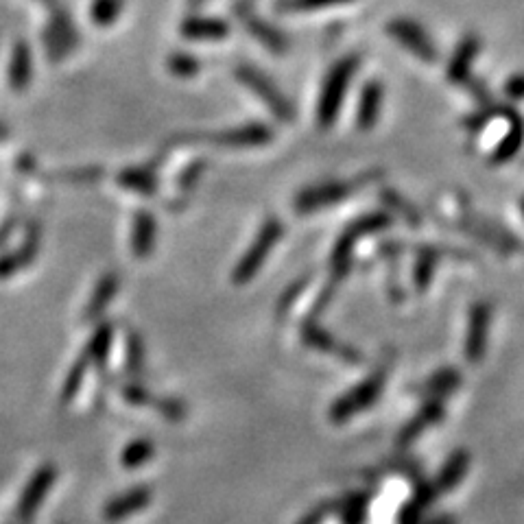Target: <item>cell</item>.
<instances>
[{
    "instance_id": "6da1fadb",
    "label": "cell",
    "mask_w": 524,
    "mask_h": 524,
    "mask_svg": "<svg viewBox=\"0 0 524 524\" xmlns=\"http://www.w3.org/2000/svg\"><path fill=\"white\" fill-rule=\"evenodd\" d=\"M359 64H361L359 57L348 55L339 59V62L328 70L317 101V123L321 129H330L337 123L345 94H348V88L356 75V70H359Z\"/></svg>"
},
{
    "instance_id": "7a4b0ae2",
    "label": "cell",
    "mask_w": 524,
    "mask_h": 524,
    "mask_svg": "<svg viewBox=\"0 0 524 524\" xmlns=\"http://www.w3.org/2000/svg\"><path fill=\"white\" fill-rule=\"evenodd\" d=\"M391 223L393 219L389 212H369L343 230L335 249H332V278H335V282H341V278L348 276L356 243L365 236H372L391 228Z\"/></svg>"
},
{
    "instance_id": "3957f363",
    "label": "cell",
    "mask_w": 524,
    "mask_h": 524,
    "mask_svg": "<svg viewBox=\"0 0 524 524\" xmlns=\"http://www.w3.org/2000/svg\"><path fill=\"white\" fill-rule=\"evenodd\" d=\"M282 236H284V223L280 219L269 217L265 223H262L258 234L254 236L252 245H249L247 252L236 262V267L232 271L234 284L243 287V284L252 282L256 273L265 267V262L271 256L273 247L278 245Z\"/></svg>"
},
{
    "instance_id": "277c9868",
    "label": "cell",
    "mask_w": 524,
    "mask_h": 524,
    "mask_svg": "<svg viewBox=\"0 0 524 524\" xmlns=\"http://www.w3.org/2000/svg\"><path fill=\"white\" fill-rule=\"evenodd\" d=\"M387 376H389V363H383V365H378L374 374H369L354 389H350L348 393H343V396L335 404H332L330 422L343 424V422H348L350 418H354L356 413H361V411L372 407V404L380 398V393L385 391Z\"/></svg>"
},
{
    "instance_id": "5b68a950",
    "label": "cell",
    "mask_w": 524,
    "mask_h": 524,
    "mask_svg": "<svg viewBox=\"0 0 524 524\" xmlns=\"http://www.w3.org/2000/svg\"><path fill=\"white\" fill-rule=\"evenodd\" d=\"M234 75H236L238 81L243 83L245 88L252 90L256 97L269 107V112L273 116H278L280 121H284V123L293 121V118H295V107H293L291 99L278 88V83L273 81L269 75H265V73H262V70H258L252 64L236 66Z\"/></svg>"
},
{
    "instance_id": "8992f818",
    "label": "cell",
    "mask_w": 524,
    "mask_h": 524,
    "mask_svg": "<svg viewBox=\"0 0 524 524\" xmlns=\"http://www.w3.org/2000/svg\"><path fill=\"white\" fill-rule=\"evenodd\" d=\"M387 33L391 40H396L400 46H404L411 55L426 64H433L439 59V49L431 40V35L426 33L424 27L409 18H393L387 25Z\"/></svg>"
},
{
    "instance_id": "52a82bcc",
    "label": "cell",
    "mask_w": 524,
    "mask_h": 524,
    "mask_svg": "<svg viewBox=\"0 0 524 524\" xmlns=\"http://www.w3.org/2000/svg\"><path fill=\"white\" fill-rule=\"evenodd\" d=\"M356 184L352 182H345V180H326V182H319L304 188L300 195L295 197L293 206L295 212L300 214H313L324 210L328 206H335L339 201L348 199L354 193Z\"/></svg>"
},
{
    "instance_id": "ba28073f",
    "label": "cell",
    "mask_w": 524,
    "mask_h": 524,
    "mask_svg": "<svg viewBox=\"0 0 524 524\" xmlns=\"http://www.w3.org/2000/svg\"><path fill=\"white\" fill-rule=\"evenodd\" d=\"M42 247V225L40 221H31L22 236V243L16 249L0 254V280H9L18 273L31 267Z\"/></svg>"
},
{
    "instance_id": "9c48e42d",
    "label": "cell",
    "mask_w": 524,
    "mask_h": 524,
    "mask_svg": "<svg viewBox=\"0 0 524 524\" xmlns=\"http://www.w3.org/2000/svg\"><path fill=\"white\" fill-rule=\"evenodd\" d=\"M42 42L46 57H49L51 62H62V59L73 53L79 44V31L73 18L64 14V11H55L49 25L44 29Z\"/></svg>"
},
{
    "instance_id": "30bf717a",
    "label": "cell",
    "mask_w": 524,
    "mask_h": 524,
    "mask_svg": "<svg viewBox=\"0 0 524 524\" xmlns=\"http://www.w3.org/2000/svg\"><path fill=\"white\" fill-rule=\"evenodd\" d=\"M55 479H57L55 466H42L38 472L33 474V479L25 487V492H22V498H20L18 509H16V516H18L20 524H29L33 520V516L38 514V509L44 503V498L49 496L51 487L55 485Z\"/></svg>"
},
{
    "instance_id": "8fae6325",
    "label": "cell",
    "mask_w": 524,
    "mask_h": 524,
    "mask_svg": "<svg viewBox=\"0 0 524 524\" xmlns=\"http://www.w3.org/2000/svg\"><path fill=\"white\" fill-rule=\"evenodd\" d=\"M238 18H241L243 25L247 27V31L254 35V38L265 46V49H269L273 55H284L289 51V38L287 33H282L280 29H276L271 25V22H267L265 18H260L256 11L249 7V5H241L236 9Z\"/></svg>"
},
{
    "instance_id": "7c38bea8",
    "label": "cell",
    "mask_w": 524,
    "mask_h": 524,
    "mask_svg": "<svg viewBox=\"0 0 524 524\" xmlns=\"http://www.w3.org/2000/svg\"><path fill=\"white\" fill-rule=\"evenodd\" d=\"M271 140H273V129L269 125H262V123L238 125V127L221 131V134L208 136V142H212V145L230 147V149L262 147V145H269Z\"/></svg>"
},
{
    "instance_id": "4fadbf2b",
    "label": "cell",
    "mask_w": 524,
    "mask_h": 524,
    "mask_svg": "<svg viewBox=\"0 0 524 524\" xmlns=\"http://www.w3.org/2000/svg\"><path fill=\"white\" fill-rule=\"evenodd\" d=\"M302 341L308 345V348H315L324 354L337 356V359L345 363H359L361 361V352L352 348V345H345L337 337H332L326 328H321L317 321H308L302 328Z\"/></svg>"
},
{
    "instance_id": "5bb4252c",
    "label": "cell",
    "mask_w": 524,
    "mask_h": 524,
    "mask_svg": "<svg viewBox=\"0 0 524 524\" xmlns=\"http://www.w3.org/2000/svg\"><path fill=\"white\" fill-rule=\"evenodd\" d=\"M492 324V306L487 302H476L470 308L468 335H466V359L476 363L483 359L487 348V332Z\"/></svg>"
},
{
    "instance_id": "9a60e30c",
    "label": "cell",
    "mask_w": 524,
    "mask_h": 524,
    "mask_svg": "<svg viewBox=\"0 0 524 524\" xmlns=\"http://www.w3.org/2000/svg\"><path fill=\"white\" fill-rule=\"evenodd\" d=\"M7 81L11 92H27L33 81V53L25 40H18L11 46V57L7 66Z\"/></svg>"
},
{
    "instance_id": "2e32d148",
    "label": "cell",
    "mask_w": 524,
    "mask_h": 524,
    "mask_svg": "<svg viewBox=\"0 0 524 524\" xmlns=\"http://www.w3.org/2000/svg\"><path fill=\"white\" fill-rule=\"evenodd\" d=\"M481 53V38L476 33H468L466 38L459 42V46L452 53L446 77L452 83H466L470 79L472 64L476 62V57Z\"/></svg>"
},
{
    "instance_id": "e0dca14e",
    "label": "cell",
    "mask_w": 524,
    "mask_h": 524,
    "mask_svg": "<svg viewBox=\"0 0 524 524\" xmlns=\"http://www.w3.org/2000/svg\"><path fill=\"white\" fill-rule=\"evenodd\" d=\"M383 99H385L383 83L376 79L367 81L361 90L359 105H356V127L361 131H369L376 127L380 112H383Z\"/></svg>"
},
{
    "instance_id": "ac0fdd59",
    "label": "cell",
    "mask_w": 524,
    "mask_h": 524,
    "mask_svg": "<svg viewBox=\"0 0 524 524\" xmlns=\"http://www.w3.org/2000/svg\"><path fill=\"white\" fill-rule=\"evenodd\" d=\"M182 35L193 42H223L230 38V25L221 18L208 16H188L182 27Z\"/></svg>"
},
{
    "instance_id": "d6986e66",
    "label": "cell",
    "mask_w": 524,
    "mask_h": 524,
    "mask_svg": "<svg viewBox=\"0 0 524 524\" xmlns=\"http://www.w3.org/2000/svg\"><path fill=\"white\" fill-rule=\"evenodd\" d=\"M151 490L147 485H140V487H134V490L127 492V494H121L116 496L114 500H110V503L105 505V511H103V518L107 522H118V520H125L129 516L138 514V511L145 509L149 503H151Z\"/></svg>"
},
{
    "instance_id": "ffe728a7",
    "label": "cell",
    "mask_w": 524,
    "mask_h": 524,
    "mask_svg": "<svg viewBox=\"0 0 524 524\" xmlns=\"http://www.w3.org/2000/svg\"><path fill=\"white\" fill-rule=\"evenodd\" d=\"M442 418H444V402L439 398H431L418 413L413 415L409 424L402 428L400 435H398V444L400 446H411L415 439H418L426 431V428L435 426Z\"/></svg>"
},
{
    "instance_id": "44dd1931",
    "label": "cell",
    "mask_w": 524,
    "mask_h": 524,
    "mask_svg": "<svg viewBox=\"0 0 524 524\" xmlns=\"http://www.w3.org/2000/svg\"><path fill=\"white\" fill-rule=\"evenodd\" d=\"M158 238V221L149 210L136 212L134 223H131V252L136 258L151 256Z\"/></svg>"
},
{
    "instance_id": "7402d4cb",
    "label": "cell",
    "mask_w": 524,
    "mask_h": 524,
    "mask_svg": "<svg viewBox=\"0 0 524 524\" xmlns=\"http://www.w3.org/2000/svg\"><path fill=\"white\" fill-rule=\"evenodd\" d=\"M118 293V276L116 273H103V276L99 278L97 287H94L90 300L86 304V311H83V319L86 321H92L101 317L107 308H110V304L114 302V297Z\"/></svg>"
},
{
    "instance_id": "603a6c76",
    "label": "cell",
    "mask_w": 524,
    "mask_h": 524,
    "mask_svg": "<svg viewBox=\"0 0 524 524\" xmlns=\"http://www.w3.org/2000/svg\"><path fill=\"white\" fill-rule=\"evenodd\" d=\"M118 184L131 190V193L145 195V197L156 193L160 186L156 171L149 169V166H131V169L121 171L118 173Z\"/></svg>"
},
{
    "instance_id": "cb8c5ba5",
    "label": "cell",
    "mask_w": 524,
    "mask_h": 524,
    "mask_svg": "<svg viewBox=\"0 0 524 524\" xmlns=\"http://www.w3.org/2000/svg\"><path fill=\"white\" fill-rule=\"evenodd\" d=\"M468 463H470V459H468L466 452H457V455H452V457L446 461L444 470L439 472L437 479L431 483V487H433V492H435L437 498L442 496V494H446V492H450L452 487H455V485L463 479V476H466Z\"/></svg>"
},
{
    "instance_id": "d4e9b609",
    "label": "cell",
    "mask_w": 524,
    "mask_h": 524,
    "mask_svg": "<svg viewBox=\"0 0 524 524\" xmlns=\"http://www.w3.org/2000/svg\"><path fill=\"white\" fill-rule=\"evenodd\" d=\"M112 341H114V328L112 324H101L97 332L90 337L86 350H83V356L90 363V367H101L105 365L107 356H110L112 350Z\"/></svg>"
},
{
    "instance_id": "484cf974",
    "label": "cell",
    "mask_w": 524,
    "mask_h": 524,
    "mask_svg": "<svg viewBox=\"0 0 524 524\" xmlns=\"http://www.w3.org/2000/svg\"><path fill=\"white\" fill-rule=\"evenodd\" d=\"M522 142H524V123H522V118L514 112V116H511V129L507 131V136L503 138V142H500V145L496 147L492 162L494 164L509 162L520 151Z\"/></svg>"
},
{
    "instance_id": "4316f807",
    "label": "cell",
    "mask_w": 524,
    "mask_h": 524,
    "mask_svg": "<svg viewBox=\"0 0 524 524\" xmlns=\"http://www.w3.org/2000/svg\"><path fill=\"white\" fill-rule=\"evenodd\" d=\"M435 492H433V487L431 483L428 485H422L418 492H415V496L409 500L407 507L402 509V514H400V524H422V516H424V511L431 507V503L435 500Z\"/></svg>"
},
{
    "instance_id": "83f0119b",
    "label": "cell",
    "mask_w": 524,
    "mask_h": 524,
    "mask_svg": "<svg viewBox=\"0 0 524 524\" xmlns=\"http://www.w3.org/2000/svg\"><path fill=\"white\" fill-rule=\"evenodd\" d=\"M459 383H461V376H459L457 369H442V372H437L435 376L426 380L422 393L428 400H431V398L442 400L444 396H448V393L455 391L459 387Z\"/></svg>"
},
{
    "instance_id": "f1b7e54d",
    "label": "cell",
    "mask_w": 524,
    "mask_h": 524,
    "mask_svg": "<svg viewBox=\"0 0 524 524\" xmlns=\"http://www.w3.org/2000/svg\"><path fill=\"white\" fill-rule=\"evenodd\" d=\"M125 11V0H92L90 18L97 27H112Z\"/></svg>"
},
{
    "instance_id": "f546056e",
    "label": "cell",
    "mask_w": 524,
    "mask_h": 524,
    "mask_svg": "<svg viewBox=\"0 0 524 524\" xmlns=\"http://www.w3.org/2000/svg\"><path fill=\"white\" fill-rule=\"evenodd\" d=\"M437 260H439V254L431 247H424L418 254V262H415V267H413V282L420 291H424L428 284H431Z\"/></svg>"
},
{
    "instance_id": "4dcf8cb0",
    "label": "cell",
    "mask_w": 524,
    "mask_h": 524,
    "mask_svg": "<svg viewBox=\"0 0 524 524\" xmlns=\"http://www.w3.org/2000/svg\"><path fill=\"white\" fill-rule=\"evenodd\" d=\"M153 452H156V448H153V444L149 442V439H138V442L129 444L125 448L123 457H121V463L127 470H136V468L145 466L147 461L153 459Z\"/></svg>"
},
{
    "instance_id": "1f68e13d",
    "label": "cell",
    "mask_w": 524,
    "mask_h": 524,
    "mask_svg": "<svg viewBox=\"0 0 524 524\" xmlns=\"http://www.w3.org/2000/svg\"><path fill=\"white\" fill-rule=\"evenodd\" d=\"M103 177L99 166H79V169H66L51 173V180L64 182V184H94Z\"/></svg>"
},
{
    "instance_id": "d6a6232c",
    "label": "cell",
    "mask_w": 524,
    "mask_h": 524,
    "mask_svg": "<svg viewBox=\"0 0 524 524\" xmlns=\"http://www.w3.org/2000/svg\"><path fill=\"white\" fill-rule=\"evenodd\" d=\"M166 68H169V73L175 77L190 79V77L199 75L201 62L197 57L188 55V53H173L169 59H166Z\"/></svg>"
},
{
    "instance_id": "836d02e7",
    "label": "cell",
    "mask_w": 524,
    "mask_h": 524,
    "mask_svg": "<svg viewBox=\"0 0 524 524\" xmlns=\"http://www.w3.org/2000/svg\"><path fill=\"white\" fill-rule=\"evenodd\" d=\"M367 505H369L367 494H352L341 507L343 522L345 524H363L367 518Z\"/></svg>"
},
{
    "instance_id": "e575fe53",
    "label": "cell",
    "mask_w": 524,
    "mask_h": 524,
    "mask_svg": "<svg viewBox=\"0 0 524 524\" xmlns=\"http://www.w3.org/2000/svg\"><path fill=\"white\" fill-rule=\"evenodd\" d=\"M348 3H354V0H280L278 9L280 11H315V9L348 5Z\"/></svg>"
},
{
    "instance_id": "d590c367",
    "label": "cell",
    "mask_w": 524,
    "mask_h": 524,
    "mask_svg": "<svg viewBox=\"0 0 524 524\" xmlns=\"http://www.w3.org/2000/svg\"><path fill=\"white\" fill-rule=\"evenodd\" d=\"M127 369L131 374H140L145 367V345L138 335H129L127 339Z\"/></svg>"
},
{
    "instance_id": "8d00e7d4",
    "label": "cell",
    "mask_w": 524,
    "mask_h": 524,
    "mask_svg": "<svg viewBox=\"0 0 524 524\" xmlns=\"http://www.w3.org/2000/svg\"><path fill=\"white\" fill-rule=\"evenodd\" d=\"M383 199L387 201V204H389L391 208H398V212H400L402 217L407 219L411 225H418V223L422 221L420 212L415 210L413 206H409L407 201H404V199H400L396 193H393V190H383Z\"/></svg>"
},
{
    "instance_id": "74e56055",
    "label": "cell",
    "mask_w": 524,
    "mask_h": 524,
    "mask_svg": "<svg viewBox=\"0 0 524 524\" xmlns=\"http://www.w3.org/2000/svg\"><path fill=\"white\" fill-rule=\"evenodd\" d=\"M505 94L511 101L524 99V75H514L505 81Z\"/></svg>"
},
{
    "instance_id": "f35d334b",
    "label": "cell",
    "mask_w": 524,
    "mask_h": 524,
    "mask_svg": "<svg viewBox=\"0 0 524 524\" xmlns=\"http://www.w3.org/2000/svg\"><path fill=\"white\" fill-rule=\"evenodd\" d=\"M306 278H302L300 282H295L293 284V287H291V291L287 293V295H284L282 297V300H280V304H278V313H284V311H287V308L293 304V300H295V295H300L302 291H304V287H306Z\"/></svg>"
},
{
    "instance_id": "ab89813d",
    "label": "cell",
    "mask_w": 524,
    "mask_h": 524,
    "mask_svg": "<svg viewBox=\"0 0 524 524\" xmlns=\"http://www.w3.org/2000/svg\"><path fill=\"white\" fill-rule=\"evenodd\" d=\"M204 169H206L204 162H197V164L190 166V169L184 173V177L180 180V186H182V188H193L195 182L199 180V175L204 173Z\"/></svg>"
},
{
    "instance_id": "60d3db41",
    "label": "cell",
    "mask_w": 524,
    "mask_h": 524,
    "mask_svg": "<svg viewBox=\"0 0 524 524\" xmlns=\"http://www.w3.org/2000/svg\"><path fill=\"white\" fill-rule=\"evenodd\" d=\"M16 225H18L16 219H7L5 223H0V247H3L9 241L11 234H14Z\"/></svg>"
},
{
    "instance_id": "b9f144b4",
    "label": "cell",
    "mask_w": 524,
    "mask_h": 524,
    "mask_svg": "<svg viewBox=\"0 0 524 524\" xmlns=\"http://www.w3.org/2000/svg\"><path fill=\"white\" fill-rule=\"evenodd\" d=\"M426 524H457L455 520H452V518H435V520H431V522H426Z\"/></svg>"
},
{
    "instance_id": "7bdbcfd3",
    "label": "cell",
    "mask_w": 524,
    "mask_h": 524,
    "mask_svg": "<svg viewBox=\"0 0 524 524\" xmlns=\"http://www.w3.org/2000/svg\"><path fill=\"white\" fill-rule=\"evenodd\" d=\"M9 136V129L5 125H0V142H5Z\"/></svg>"
},
{
    "instance_id": "ee69618b",
    "label": "cell",
    "mask_w": 524,
    "mask_h": 524,
    "mask_svg": "<svg viewBox=\"0 0 524 524\" xmlns=\"http://www.w3.org/2000/svg\"><path fill=\"white\" fill-rule=\"evenodd\" d=\"M42 3H46V5H53V3H55V0H42Z\"/></svg>"
},
{
    "instance_id": "f6af8a7d",
    "label": "cell",
    "mask_w": 524,
    "mask_h": 524,
    "mask_svg": "<svg viewBox=\"0 0 524 524\" xmlns=\"http://www.w3.org/2000/svg\"><path fill=\"white\" fill-rule=\"evenodd\" d=\"M520 208H522V214H524V199L520 201Z\"/></svg>"
}]
</instances>
